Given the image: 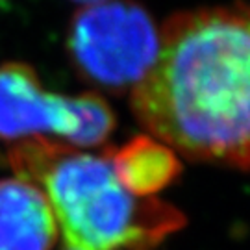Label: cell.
Returning <instances> with one entry per match:
<instances>
[{
  "mask_svg": "<svg viewBox=\"0 0 250 250\" xmlns=\"http://www.w3.org/2000/svg\"><path fill=\"white\" fill-rule=\"evenodd\" d=\"M130 93L137 121L170 150L250 170V8L170 17L154 67Z\"/></svg>",
  "mask_w": 250,
  "mask_h": 250,
  "instance_id": "1",
  "label": "cell"
},
{
  "mask_svg": "<svg viewBox=\"0 0 250 250\" xmlns=\"http://www.w3.org/2000/svg\"><path fill=\"white\" fill-rule=\"evenodd\" d=\"M36 186H43L67 250H146L186 223L167 202L126 189L109 156L63 143Z\"/></svg>",
  "mask_w": 250,
  "mask_h": 250,
  "instance_id": "2",
  "label": "cell"
},
{
  "mask_svg": "<svg viewBox=\"0 0 250 250\" xmlns=\"http://www.w3.org/2000/svg\"><path fill=\"white\" fill-rule=\"evenodd\" d=\"M67 50L85 82L109 93H126L154 67L160 32L139 4L107 0L85 6L72 17Z\"/></svg>",
  "mask_w": 250,
  "mask_h": 250,
  "instance_id": "3",
  "label": "cell"
},
{
  "mask_svg": "<svg viewBox=\"0 0 250 250\" xmlns=\"http://www.w3.org/2000/svg\"><path fill=\"white\" fill-rule=\"evenodd\" d=\"M115 128L111 107L95 93L63 97L43 87L26 63L0 65V139L26 141L56 135L65 146H97Z\"/></svg>",
  "mask_w": 250,
  "mask_h": 250,
  "instance_id": "4",
  "label": "cell"
},
{
  "mask_svg": "<svg viewBox=\"0 0 250 250\" xmlns=\"http://www.w3.org/2000/svg\"><path fill=\"white\" fill-rule=\"evenodd\" d=\"M58 224L41 188L0 180V250H52Z\"/></svg>",
  "mask_w": 250,
  "mask_h": 250,
  "instance_id": "5",
  "label": "cell"
},
{
  "mask_svg": "<svg viewBox=\"0 0 250 250\" xmlns=\"http://www.w3.org/2000/svg\"><path fill=\"white\" fill-rule=\"evenodd\" d=\"M109 160L119 180L137 197H152L180 172L176 154L150 137H135L113 152Z\"/></svg>",
  "mask_w": 250,
  "mask_h": 250,
  "instance_id": "6",
  "label": "cell"
},
{
  "mask_svg": "<svg viewBox=\"0 0 250 250\" xmlns=\"http://www.w3.org/2000/svg\"><path fill=\"white\" fill-rule=\"evenodd\" d=\"M78 4H85V6H91V4H100V2H107V0H74Z\"/></svg>",
  "mask_w": 250,
  "mask_h": 250,
  "instance_id": "7",
  "label": "cell"
}]
</instances>
